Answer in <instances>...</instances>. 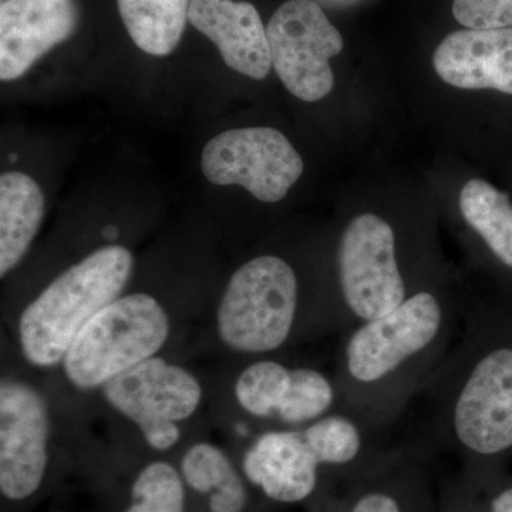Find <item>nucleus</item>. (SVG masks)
I'll use <instances>...</instances> for the list:
<instances>
[{
	"mask_svg": "<svg viewBox=\"0 0 512 512\" xmlns=\"http://www.w3.org/2000/svg\"><path fill=\"white\" fill-rule=\"evenodd\" d=\"M319 464L345 466L363 446L362 424L348 414H330L313 421L302 431Z\"/></svg>",
	"mask_w": 512,
	"mask_h": 512,
	"instance_id": "aec40b11",
	"label": "nucleus"
},
{
	"mask_svg": "<svg viewBox=\"0 0 512 512\" xmlns=\"http://www.w3.org/2000/svg\"><path fill=\"white\" fill-rule=\"evenodd\" d=\"M184 483L210 498L211 512H242L248 493L244 480L221 448L197 443L188 448L181 461Z\"/></svg>",
	"mask_w": 512,
	"mask_h": 512,
	"instance_id": "f3484780",
	"label": "nucleus"
},
{
	"mask_svg": "<svg viewBox=\"0 0 512 512\" xmlns=\"http://www.w3.org/2000/svg\"><path fill=\"white\" fill-rule=\"evenodd\" d=\"M291 370L276 360H258L242 370L235 382V399L251 416H276L291 382Z\"/></svg>",
	"mask_w": 512,
	"mask_h": 512,
	"instance_id": "6ab92c4d",
	"label": "nucleus"
},
{
	"mask_svg": "<svg viewBox=\"0 0 512 512\" xmlns=\"http://www.w3.org/2000/svg\"><path fill=\"white\" fill-rule=\"evenodd\" d=\"M298 309L299 282L292 266L279 256H256L234 272L222 293L218 335L235 352H276L291 339Z\"/></svg>",
	"mask_w": 512,
	"mask_h": 512,
	"instance_id": "39448f33",
	"label": "nucleus"
},
{
	"mask_svg": "<svg viewBox=\"0 0 512 512\" xmlns=\"http://www.w3.org/2000/svg\"><path fill=\"white\" fill-rule=\"evenodd\" d=\"M490 512H512V487L494 498Z\"/></svg>",
	"mask_w": 512,
	"mask_h": 512,
	"instance_id": "393cba45",
	"label": "nucleus"
},
{
	"mask_svg": "<svg viewBox=\"0 0 512 512\" xmlns=\"http://www.w3.org/2000/svg\"><path fill=\"white\" fill-rule=\"evenodd\" d=\"M433 64L451 86L512 94V28L451 33L434 52Z\"/></svg>",
	"mask_w": 512,
	"mask_h": 512,
	"instance_id": "ddd939ff",
	"label": "nucleus"
},
{
	"mask_svg": "<svg viewBox=\"0 0 512 512\" xmlns=\"http://www.w3.org/2000/svg\"><path fill=\"white\" fill-rule=\"evenodd\" d=\"M272 67L286 89L303 101H318L335 84L329 60L343 49V37L312 0H288L268 28Z\"/></svg>",
	"mask_w": 512,
	"mask_h": 512,
	"instance_id": "1a4fd4ad",
	"label": "nucleus"
},
{
	"mask_svg": "<svg viewBox=\"0 0 512 512\" xmlns=\"http://www.w3.org/2000/svg\"><path fill=\"white\" fill-rule=\"evenodd\" d=\"M431 379L441 436L476 456L512 447V348L478 352L461 338Z\"/></svg>",
	"mask_w": 512,
	"mask_h": 512,
	"instance_id": "f03ea898",
	"label": "nucleus"
},
{
	"mask_svg": "<svg viewBox=\"0 0 512 512\" xmlns=\"http://www.w3.org/2000/svg\"><path fill=\"white\" fill-rule=\"evenodd\" d=\"M336 402V387L319 370L296 367L291 370V382L276 417L284 423H313L325 416Z\"/></svg>",
	"mask_w": 512,
	"mask_h": 512,
	"instance_id": "412c9836",
	"label": "nucleus"
},
{
	"mask_svg": "<svg viewBox=\"0 0 512 512\" xmlns=\"http://www.w3.org/2000/svg\"><path fill=\"white\" fill-rule=\"evenodd\" d=\"M320 464L302 431H268L245 453L248 481L278 503H301L315 491Z\"/></svg>",
	"mask_w": 512,
	"mask_h": 512,
	"instance_id": "4468645a",
	"label": "nucleus"
},
{
	"mask_svg": "<svg viewBox=\"0 0 512 512\" xmlns=\"http://www.w3.org/2000/svg\"><path fill=\"white\" fill-rule=\"evenodd\" d=\"M181 473L165 461L140 471L131 487V504L124 512H184L185 487Z\"/></svg>",
	"mask_w": 512,
	"mask_h": 512,
	"instance_id": "4be33fe9",
	"label": "nucleus"
},
{
	"mask_svg": "<svg viewBox=\"0 0 512 512\" xmlns=\"http://www.w3.org/2000/svg\"><path fill=\"white\" fill-rule=\"evenodd\" d=\"M101 390L106 402L133 421L157 451L170 450L180 441L178 423L190 419L202 400L197 377L160 356L131 367Z\"/></svg>",
	"mask_w": 512,
	"mask_h": 512,
	"instance_id": "0eeeda50",
	"label": "nucleus"
},
{
	"mask_svg": "<svg viewBox=\"0 0 512 512\" xmlns=\"http://www.w3.org/2000/svg\"><path fill=\"white\" fill-rule=\"evenodd\" d=\"M50 413L32 384L0 383V491L22 501L39 490L49 463Z\"/></svg>",
	"mask_w": 512,
	"mask_h": 512,
	"instance_id": "9d476101",
	"label": "nucleus"
},
{
	"mask_svg": "<svg viewBox=\"0 0 512 512\" xmlns=\"http://www.w3.org/2000/svg\"><path fill=\"white\" fill-rule=\"evenodd\" d=\"M170 336V318L148 293L120 296L80 330L63 369L77 389H101L114 377L157 356Z\"/></svg>",
	"mask_w": 512,
	"mask_h": 512,
	"instance_id": "20e7f679",
	"label": "nucleus"
},
{
	"mask_svg": "<svg viewBox=\"0 0 512 512\" xmlns=\"http://www.w3.org/2000/svg\"><path fill=\"white\" fill-rule=\"evenodd\" d=\"M460 210L491 252L512 268V205L508 195L483 180H470L461 190Z\"/></svg>",
	"mask_w": 512,
	"mask_h": 512,
	"instance_id": "a211bd4d",
	"label": "nucleus"
},
{
	"mask_svg": "<svg viewBox=\"0 0 512 512\" xmlns=\"http://www.w3.org/2000/svg\"><path fill=\"white\" fill-rule=\"evenodd\" d=\"M79 22L76 0H3L0 6V79L12 82L69 39Z\"/></svg>",
	"mask_w": 512,
	"mask_h": 512,
	"instance_id": "9b49d317",
	"label": "nucleus"
},
{
	"mask_svg": "<svg viewBox=\"0 0 512 512\" xmlns=\"http://www.w3.org/2000/svg\"><path fill=\"white\" fill-rule=\"evenodd\" d=\"M45 215V195L29 175L10 171L0 177V276L20 264Z\"/></svg>",
	"mask_w": 512,
	"mask_h": 512,
	"instance_id": "2eb2a0df",
	"label": "nucleus"
},
{
	"mask_svg": "<svg viewBox=\"0 0 512 512\" xmlns=\"http://www.w3.org/2000/svg\"><path fill=\"white\" fill-rule=\"evenodd\" d=\"M338 275L349 330L394 311L410 296L394 229L375 214L357 215L343 231Z\"/></svg>",
	"mask_w": 512,
	"mask_h": 512,
	"instance_id": "423d86ee",
	"label": "nucleus"
},
{
	"mask_svg": "<svg viewBox=\"0 0 512 512\" xmlns=\"http://www.w3.org/2000/svg\"><path fill=\"white\" fill-rule=\"evenodd\" d=\"M456 320L436 293L419 291L350 330L340 372L348 416L369 429L394 416L443 365Z\"/></svg>",
	"mask_w": 512,
	"mask_h": 512,
	"instance_id": "f257e3e1",
	"label": "nucleus"
},
{
	"mask_svg": "<svg viewBox=\"0 0 512 512\" xmlns=\"http://www.w3.org/2000/svg\"><path fill=\"white\" fill-rule=\"evenodd\" d=\"M188 22L220 50L235 72L262 80L271 72L268 33L254 5L235 0H191Z\"/></svg>",
	"mask_w": 512,
	"mask_h": 512,
	"instance_id": "f8f14e48",
	"label": "nucleus"
},
{
	"mask_svg": "<svg viewBox=\"0 0 512 512\" xmlns=\"http://www.w3.org/2000/svg\"><path fill=\"white\" fill-rule=\"evenodd\" d=\"M191 0H117L121 20L138 49L168 56L177 49Z\"/></svg>",
	"mask_w": 512,
	"mask_h": 512,
	"instance_id": "dca6fc26",
	"label": "nucleus"
},
{
	"mask_svg": "<svg viewBox=\"0 0 512 512\" xmlns=\"http://www.w3.org/2000/svg\"><path fill=\"white\" fill-rule=\"evenodd\" d=\"M133 254L107 245L57 276L26 306L19 319V345L30 365L55 367L87 322L120 298L133 274Z\"/></svg>",
	"mask_w": 512,
	"mask_h": 512,
	"instance_id": "7ed1b4c3",
	"label": "nucleus"
},
{
	"mask_svg": "<svg viewBox=\"0 0 512 512\" xmlns=\"http://www.w3.org/2000/svg\"><path fill=\"white\" fill-rule=\"evenodd\" d=\"M201 170L215 185H241L262 202L284 200L303 173V161L288 138L271 127L224 131L208 141Z\"/></svg>",
	"mask_w": 512,
	"mask_h": 512,
	"instance_id": "6e6552de",
	"label": "nucleus"
},
{
	"mask_svg": "<svg viewBox=\"0 0 512 512\" xmlns=\"http://www.w3.org/2000/svg\"><path fill=\"white\" fill-rule=\"evenodd\" d=\"M2 2H3V0H2Z\"/></svg>",
	"mask_w": 512,
	"mask_h": 512,
	"instance_id": "a878e982",
	"label": "nucleus"
},
{
	"mask_svg": "<svg viewBox=\"0 0 512 512\" xmlns=\"http://www.w3.org/2000/svg\"><path fill=\"white\" fill-rule=\"evenodd\" d=\"M350 512H403V510L392 494L375 490L363 494Z\"/></svg>",
	"mask_w": 512,
	"mask_h": 512,
	"instance_id": "b1692460",
	"label": "nucleus"
},
{
	"mask_svg": "<svg viewBox=\"0 0 512 512\" xmlns=\"http://www.w3.org/2000/svg\"><path fill=\"white\" fill-rule=\"evenodd\" d=\"M453 15L468 29L512 28V0H454Z\"/></svg>",
	"mask_w": 512,
	"mask_h": 512,
	"instance_id": "5701e85b",
	"label": "nucleus"
}]
</instances>
